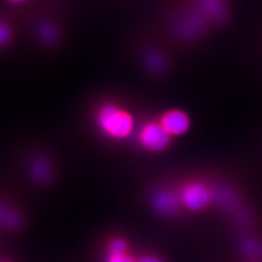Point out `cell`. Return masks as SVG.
Segmentation results:
<instances>
[{
    "label": "cell",
    "mask_w": 262,
    "mask_h": 262,
    "mask_svg": "<svg viewBox=\"0 0 262 262\" xmlns=\"http://www.w3.org/2000/svg\"><path fill=\"white\" fill-rule=\"evenodd\" d=\"M95 120L97 128L114 140H124L133 134L135 128L133 115L113 104L101 106L97 110Z\"/></svg>",
    "instance_id": "cell-1"
},
{
    "label": "cell",
    "mask_w": 262,
    "mask_h": 262,
    "mask_svg": "<svg viewBox=\"0 0 262 262\" xmlns=\"http://www.w3.org/2000/svg\"><path fill=\"white\" fill-rule=\"evenodd\" d=\"M139 141L147 151L162 152L169 146L171 136L160 121H151L141 128Z\"/></svg>",
    "instance_id": "cell-2"
},
{
    "label": "cell",
    "mask_w": 262,
    "mask_h": 262,
    "mask_svg": "<svg viewBox=\"0 0 262 262\" xmlns=\"http://www.w3.org/2000/svg\"><path fill=\"white\" fill-rule=\"evenodd\" d=\"M179 196L183 206L191 211H200L213 200V195L209 188L198 183L186 186Z\"/></svg>",
    "instance_id": "cell-3"
},
{
    "label": "cell",
    "mask_w": 262,
    "mask_h": 262,
    "mask_svg": "<svg viewBox=\"0 0 262 262\" xmlns=\"http://www.w3.org/2000/svg\"><path fill=\"white\" fill-rule=\"evenodd\" d=\"M160 122L171 137L183 136L190 128V118L188 115L179 110H171L163 114Z\"/></svg>",
    "instance_id": "cell-4"
},
{
    "label": "cell",
    "mask_w": 262,
    "mask_h": 262,
    "mask_svg": "<svg viewBox=\"0 0 262 262\" xmlns=\"http://www.w3.org/2000/svg\"><path fill=\"white\" fill-rule=\"evenodd\" d=\"M182 204L179 194L169 190H159L152 196V206L161 215H174Z\"/></svg>",
    "instance_id": "cell-5"
},
{
    "label": "cell",
    "mask_w": 262,
    "mask_h": 262,
    "mask_svg": "<svg viewBox=\"0 0 262 262\" xmlns=\"http://www.w3.org/2000/svg\"><path fill=\"white\" fill-rule=\"evenodd\" d=\"M199 12L209 22L223 24L228 18L226 0H199Z\"/></svg>",
    "instance_id": "cell-6"
},
{
    "label": "cell",
    "mask_w": 262,
    "mask_h": 262,
    "mask_svg": "<svg viewBox=\"0 0 262 262\" xmlns=\"http://www.w3.org/2000/svg\"><path fill=\"white\" fill-rule=\"evenodd\" d=\"M22 217L15 209L0 202V228L16 229L21 226Z\"/></svg>",
    "instance_id": "cell-7"
},
{
    "label": "cell",
    "mask_w": 262,
    "mask_h": 262,
    "mask_svg": "<svg viewBox=\"0 0 262 262\" xmlns=\"http://www.w3.org/2000/svg\"><path fill=\"white\" fill-rule=\"evenodd\" d=\"M31 174L37 183L46 184L53 176V168L46 160L37 159L31 164Z\"/></svg>",
    "instance_id": "cell-8"
},
{
    "label": "cell",
    "mask_w": 262,
    "mask_h": 262,
    "mask_svg": "<svg viewBox=\"0 0 262 262\" xmlns=\"http://www.w3.org/2000/svg\"><path fill=\"white\" fill-rule=\"evenodd\" d=\"M108 253L111 255H121L128 253V243L122 238H114L108 244Z\"/></svg>",
    "instance_id": "cell-9"
},
{
    "label": "cell",
    "mask_w": 262,
    "mask_h": 262,
    "mask_svg": "<svg viewBox=\"0 0 262 262\" xmlns=\"http://www.w3.org/2000/svg\"><path fill=\"white\" fill-rule=\"evenodd\" d=\"M243 247H244V252L247 253V255L251 257H259L262 255V247L261 245L258 244L256 241L253 239H246L243 243Z\"/></svg>",
    "instance_id": "cell-10"
},
{
    "label": "cell",
    "mask_w": 262,
    "mask_h": 262,
    "mask_svg": "<svg viewBox=\"0 0 262 262\" xmlns=\"http://www.w3.org/2000/svg\"><path fill=\"white\" fill-rule=\"evenodd\" d=\"M11 30L6 23L0 22V45H6L11 39Z\"/></svg>",
    "instance_id": "cell-11"
},
{
    "label": "cell",
    "mask_w": 262,
    "mask_h": 262,
    "mask_svg": "<svg viewBox=\"0 0 262 262\" xmlns=\"http://www.w3.org/2000/svg\"><path fill=\"white\" fill-rule=\"evenodd\" d=\"M105 262H137V259L131 257L129 253H121V255H111V253H107Z\"/></svg>",
    "instance_id": "cell-12"
},
{
    "label": "cell",
    "mask_w": 262,
    "mask_h": 262,
    "mask_svg": "<svg viewBox=\"0 0 262 262\" xmlns=\"http://www.w3.org/2000/svg\"><path fill=\"white\" fill-rule=\"evenodd\" d=\"M137 262H164V261L157 256L145 255V256H142L139 259H137Z\"/></svg>",
    "instance_id": "cell-13"
},
{
    "label": "cell",
    "mask_w": 262,
    "mask_h": 262,
    "mask_svg": "<svg viewBox=\"0 0 262 262\" xmlns=\"http://www.w3.org/2000/svg\"><path fill=\"white\" fill-rule=\"evenodd\" d=\"M9 3H12V4H21V3H24V2H28V0H8Z\"/></svg>",
    "instance_id": "cell-14"
}]
</instances>
